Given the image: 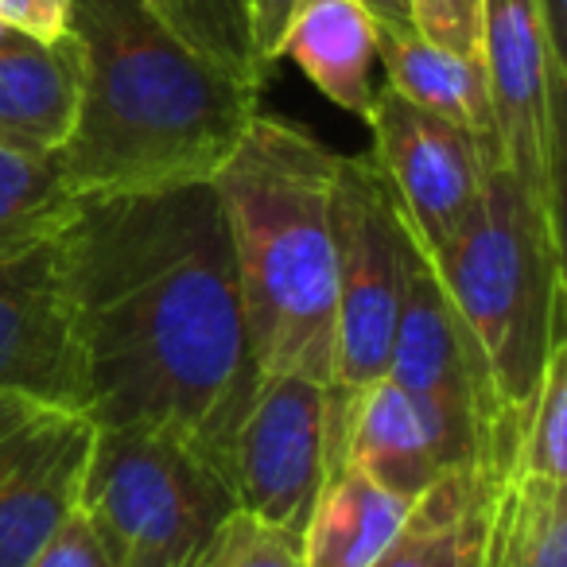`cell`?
Returning a JSON list of instances; mask_svg holds the SVG:
<instances>
[{
    "instance_id": "1",
    "label": "cell",
    "mask_w": 567,
    "mask_h": 567,
    "mask_svg": "<svg viewBox=\"0 0 567 567\" xmlns=\"http://www.w3.org/2000/svg\"><path fill=\"white\" fill-rule=\"evenodd\" d=\"M59 265L94 427L167 432L229 478L260 370L210 179L82 198Z\"/></svg>"
},
{
    "instance_id": "2",
    "label": "cell",
    "mask_w": 567,
    "mask_h": 567,
    "mask_svg": "<svg viewBox=\"0 0 567 567\" xmlns=\"http://www.w3.org/2000/svg\"><path fill=\"white\" fill-rule=\"evenodd\" d=\"M82 102L63 172L74 195L206 183L252 121L260 90L198 55L148 0H71Z\"/></svg>"
},
{
    "instance_id": "3",
    "label": "cell",
    "mask_w": 567,
    "mask_h": 567,
    "mask_svg": "<svg viewBox=\"0 0 567 567\" xmlns=\"http://www.w3.org/2000/svg\"><path fill=\"white\" fill-rule=\"evenodd\" d=\"M334 172L339 156L308 128L257 110L210 175L260 378L334 385Z\"/></svg>"
},
{
    "instance_id": "4",
    "label": "cell",
    "mask_w": 567,
    "mask_h": 567,
    "mask_svg": "<svg viewBox=\"0 0 567 567\" xmlns=\"http://www.w3.org/2000/svg\"><path fill=\"white\" fill-rule=\"evenodd\" d=\"M458 323L478 347L497 409L520 432L544 365L564 339V221L548 218L505 167L432 257Z\"/></svg>"
},
{
    "instance_id": "5",
    "label": "cell",
    "mask_w": 567,
    "mask_h": 567,
    "mask_svg": "<svg viewBox=\"0 0 567 567\" xmlns=\"http://www.w3.org/2000/svg\"><path fill=\"white\" fill-rule=\"evenodd\" d=\"M79 509L113 567H195L237 502L226 474L175 435L97 427Z\"/></svg>"
},
{
    "instance_id": "6",
    "label": "cell",
    "mask_w": 567,
    "mask_h": 567,
    "mask_svg": "<svg viewBox=\"0 0 567 567\" xmlns=\"http://www.w3.org/2000/svg\"><path fill=\"white\" fill-rule=\"evenodd\" d=\"M385 378L424 412L447 471L489 466L513 474L517 427L497 409L486 362L458 323L432 257L416 245L412 229Z\"/></svg>"
},
{
    "instance_id": "7",
    "label": "cell",
    "mask_w": 567,
    "mask_h": 567,
    "mask_svg": "<svg viewBox=\"0 0 567 567\" xmlns=\"http://www.w3.org/2000/svg\"><path fill=\"white\" fill-rule=\"evenodd\" d=\"M334 229V385L331 466L342 463L350 404L385 378L401 308L409 221L370 152L339 156L331 195Z\"/></svg>"
},
{
    "instance_id": "8",
    "label": "cell",
    "mask_w": 567,
    "mask_h": 567,
    "mask_svg": "<svg viewBox=\"0 0 567 567\" xmlns=\"http://www.w3.org/2000/svg\"><path fill=\"white\" fill-rule=\"evenodd\" d=\"M482 66L502 167L548 218L564 221L567 51L551 40L540 0H482Z\"/></svg>"
},
{
    "instance_id": "9",
    "label": "cell",
    "mask_w": 567,
    "mask_h": 567,
    "mask_svg": "<svg viewBox=\"0 0 567 567\" xmlns=\"http://www.w3.org/2000/svg\"><path fill=\"white\" fill-rule=\"evenodd\" d=\"M331 471V389L292 373L260 378L229 451L237 509L303 533Z\"/></svg>"
},
{
    "instance_id": "10",
    "label": "cell",
    "mask_w": 567,
    "mask_h": 567,
    "mask_svg": "<svg viewBox=\"0 0 567 567\" xmlns=\"http://www.w3.org/2000/svg\"><path fill=\"white\" fill-rule=\"evenodd\" d=\"M365 125L373 128L370 156L378 159L412 237L427 257H435L478 206L489 167L502 164H494L471 133L389 86L373 94Z\"/></svg>"
},
{
    "instance_id": "11",
    "label": "cell",
    "mask_w": 567,
    "mask_h": 567,
    "mask_svg": "<svg viewBox=\"0 0 567 567\" xmlns=\"http://www.w3.org/2000/svg\"><path fill=\"white\" fill-rule=\"evenodd\" d=\"M94 435L90 416L51 404L0 424V567H28L79 509Z\"/></svg>"
},
{
    "instance_id": "12",
    "label": "cell",
    "mask_w": 567,
    "mask_h": 567,
    "mask_svg": "<svg viewBox=\"0 0 567 567\" xmlns=\"http://www.w3.org/2000/svg\"><path fill=\"white\" fill-rule=\"evenodd\" d=\"M40 404L82 412L59 241L0 265V424Z\"/></svg>"
},
{
    "instance_id": "13",
    "label": "cell",
    "mask_w": 567,
    "mask_h": 567,
    "mask_svg": "<svg viewBox=\"0 0 567 567\" xmlns=\"http://www.w3.org/2000/svg\"><path fill=\"white\" fill-rule=\"evenodd\" d=\"M505 471H447L412 502L393 548L373 567H497Z\"/></svg>"
},
{
    "instance_id": "14",
    "label": "cell",
    "mask_w": 567,
    "mask_h": 567,
    "mask_svg": "<svg viewBox=\"0 0 567 567\" xmlns=\"http://www.w3.org/2000/svg\"><path fill=\"white\" fill-rule=\"evenodd\" d=\"M82 102V51L71 32L55 43L17 32L0 43V141L63 152Z\"/></svg>"
},
{
    "instance_id": "15",
    "label": "cell",
    "mask_w": 567,
    "mask_h": 567,
    "mask_svg": "<svg viewBox=\"0 0 567 567\" xmlns=\"http://www.w3.org/2000/svg\"><path fill=\"white\" fill-rule=\"evenodd\" d=\"M378 59L385 66L389 90L471 133L478 148L494 164H502V141H497L482 59H463L447 48H435L416 28H378Z\"/></svg>"
},
{
    "instance_id": "16",
    "label": "cell",
    "mask_w": 567,
    "mask_h": 567,
    "mask_svg": "<svg viewBox=\"0 0 567 567\" xmlns=\"http://www.w3.org/2000/svg\"><path fill=\"white\" fill-rule=\"evenodd\" d=\"M288 55L308 82L339 110L370 121L378 24L358 0H296L280 59Z\"/></svg>"
},
{
    "instance_id": "17",
    "label": "cell",
    "mask_w": 567,
    "mask_h": 567,
    "mask_svg": "<svg viewBox=\"0 0 567 567\" xmlns=\"http://www.w3.org/2000/svg\"><path fill=\"white\" fill-rule=\"evenodd\" d=\"M342 463L358 466L365 478L409 502H416L447 474L424 412L389 378H381L350 404Z\"/></svg>"
},
{
    "instance_id": "18",
    "label": "cell",
    "mask_w": 567,
    "mask_h": 567,
    "mask_svg": "<svg viewBox=\"0 0 567 567\" xmlns=\"http://www.w3.org/2000/svg\"><path fill=\"white\" fill-rule=\"evenodd\" d=\"M409 513V497L378 486L358 466H331L300 533L303 567H373L393 548Z\"/></svg>"
},
{
    "instance_id": "19",
    "label": "cell",
    "mask_w": 567,
    "mask_h": 567,
    "mask_svg": "<svg viewBox=\"0 0 567 567\" xmlns=\"http://www.w3.org/2000/svg\"><path fill=\"white\" fill-rule=\"evenodd\" d=\"M82 195L63 172V152H35L0 141V265L59 241Z\"/></svg>"
},
{
    "instance_id": "20",
    "label": "cell",
    "mask_w": 567,
    "mask_h": 567,
    "mask_svg": "<svg viewBox=\"0 0 567 567\" xmlns=\"http://www.w3.org/2000/svg\"><path fill=\"white\" fill-rule=\"evenodd\" d=\"M497 567H567V486L520 471L509 474Z\"/></svg>"
},
{
    "instance_id": "21",
    "label": "cell",
    "mask_w": 567,
    "mask_h": 567,
    "mask_svg": "<svg viewBox=\"0 0 567 567\" xmlns=\"http://www.w3.org/2000/svg\"><path fill=\"white\" fill-rule=\"evenodd\" d=\"M148 4L198 55H206L214 66L229 71L234 79L265 90L268 71L260 66L257 51H252L245 0H148Z\"/></svg>"
},
{
    "instance_id": "22",
    "label": "cell",
    "mask_w": 567,
    "mask_h": 567,
    "mask_svg": "<svg viewBox=\"0 0 567 567\" xmlns=\"http://www.w3.org/2000/svg\"><path fill=\"white\" fill-rule=\"evenodd\" d=\"M513 471L567 486V342L551 350L533 409L520 420Z\"/></svg>"
},
{
    "instance_id": "23",
    "label": "cell",
    "mask_w": 567,
    "mask_h": 567,
    "mask_svg": "<svg viewBox=\"0 0 567 567\" xmlns=\"http://www.w3.org/2000/svg\"><path fill=\"white\" fill-rule=\"evenodd\" d=\"M195 567H303L300 533L234 509L198 551Z\"/></svg>"
},
{
    "instance_id": "24",
    "label": "cell",
    "mask_w": 567,
    "mask_h": 567,
    "mask_svg": "<svg viewBox=\"0 0 567 567\" xmlns=\"http://www.w3.org/2000/svg\"><path fill=\"white\" fill-rule=\"evenodd\" d=\"M412 28L435 48L482 59V0H412Z\"/></svg>"
},
{
    "instance_id": "25",
    "label": "cell",
    "mask_w": 567,
    "mask_h": 567,
    "mask_svg": "<svg viewBox=\"0 0 567 567\" xmlns=\"http://www.w3.org/2000/svg\"><path fill=\"white\" fill-rule=\"evenodd\" d=\"M28 567H113V559L86 513L74 509Z\"/></svg>"
},
{
    "instance_id": "26",
    "label": "cell",
    "mask_w": 567,
    "mask_h": 567,
    "mask_svg": "<svg viewBox=\"0 0 567 567\" xmlns=\"http://www.w3.org/2000/svg\"><path fill=\"white\" fill-rule=\"evenodd\" d=\"M0 20L32 40L55 43L71 32V0H0Z\"/></svg>"
},
{
    "instance_id": "27",
    "label": "cell",
    "mask_w": 567,
    "mask_h": 567,
    "mask_svg": "<svg viewBox=\"0 0 567 567\" xmlns=\"http://www.w3.org/2000/svg\"><path fill=\"white\" fill-rule=\"evenodd\" d=\"M292 12H296V0H245L252 51H257L265 71H272V66L280 63V43H284V32H288Z\"/></svg>"
},
{
    "instance_id": "28",
    "label": "cell",
    "mask_w": 567,
    "mask_h": 567,
    "mask_svg": "<svg viewBox=\"0 0 567 567\" xmlns=\"http://www.w3.org/2000/svg\"><path fill=\"white\" fill-rule=\"evenodd\" d=\"M378 28H412V0H358Z\"/></svg>"
},
{
    "instance_id": "29",
    "label": "cell",
    "mask_w": 567,
    "mask_h": 567,
    "mask_svg": "<svg viewBox=\"0 0 567 567\" xmlns=\"http://www.w3.org/2000/svg\"><path fill=\"white\" fill-rule=\"evenodd\" d=\"M540 4H544V17H548L551 40L567 51V0H540Z\"/></svg>"
},
{
    "instance_id": "30",
    "label": "cell",
    "mask_w": 567,
    "mask_h": 567,
    "mask_svg": "<svg viewBox=\"0 0 567 567\" xmlns=\"http://www.w3.org/2000/svg\"><path fill=\"white\" fill-rule=\"evenodd\" d=\"M12 35H17V28H9V24H4V20H0V43H9Z\"/></svg>"
}]
</instances>
